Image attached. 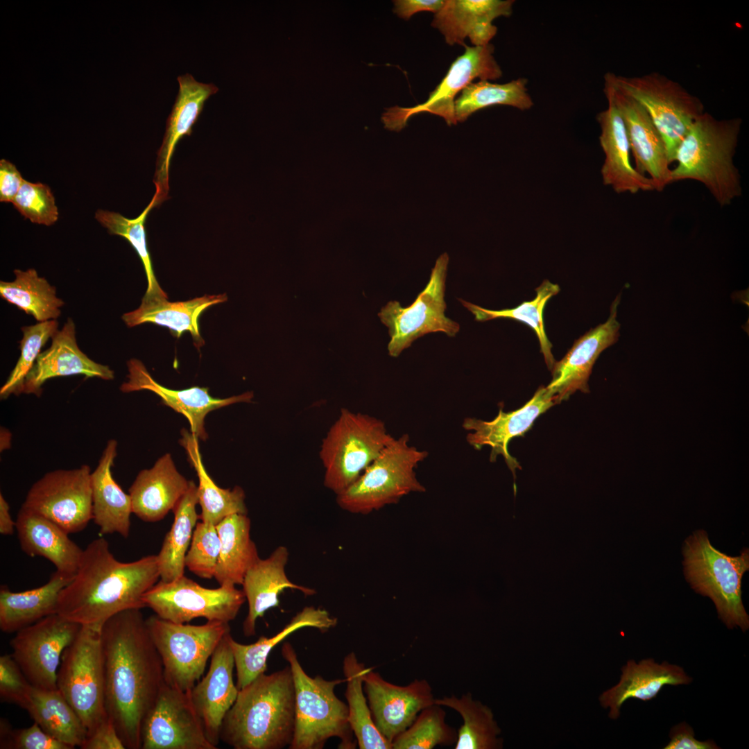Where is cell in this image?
I'll list each match as a JSON object with an SVG mask.
<instances>
[{
    "instance_id": "obj_19",
    "label": "cell",
    "mask_w": 749,
    "mask_h": 749,
    "mask_svg": "<svg viewBox=\"0 0 749 749\" xmlns=\"http://www.w3.org/2000/svg\"><path fill=\"white\" fill-rule=\"evenodd\" d=\"M604 92L623 120L635 169L643 175L646 173L655 190L662 191L672 180L666 146L660 132L643 107L617 88L606 74Z\"/></svg>"
},
{
    "instance_id": "obj_20",
    "label": "cell",
    "mask_w": 749,
    "mask_h": 749,
    "mask_svg": "<svg viewBox=\"0 0 749 749\" xmlns=\"http://www.w3.org/2000/svg\"><path fill=\"white\" fill-rule=\"evenodd\" d=\"M619 302L618 295L611 305L608 320L576 340L565 356L555 362L551 370L552 379L546 388L558 404L577 390L589 393L588 381L596 361L619 336L620 323L617 320Z\"/></svg>"
},
{
    "instance_id": "obj_45",
    "label": "cell",
    "mask_w": 749,
    "mask_h": 749,
    "mask_svg": "<svg viewBox=\"0 0 749 749\" xmlns=\"http://www.w3.org/2000/svg\"><path fill=\"white\" fill-rule=\"evenodd\" d=\"M155 207L156 198L153 196L151 201L137 218H128L119 213L103 209H98L95 218L102 226L107 228L110 234L124 238L137 252L148 282L144 295L167 297L155 277L146 241L145 222L149 212Z\"/></svg>"
},
{
    "instance_id": "obj_25",
    "label": "cell",
    "mask_w": 749,
    "mask_h": 749,
    "mask_svg": "<svg viewBox=\"0 0 749 749\" xmlns=\"http://www.w3.org/2000/svg\"><path fill=\"white\" fill-rule=\"evenodd\" d=\"M51 339L50 347L40 354L26 376L23 393L40 396L43 384L55 377L82 374L103 380L114 378V372L108 365L95 362L79 348L75 324L71 318Z\"/></svg>"
},
{
    "instance_id": "obj_13",
    "label": "cell",
    "mask_w": 749,
    "mask_h": 749,
    "mask_svg": "<svg viewBox=\"0 0 749 749\" xmlns=\"http://www.w3.org/2000/svg\"><path fill=\"white\" fill-rule=\"evenodd\" d=\"M142 600L160 618L184 623L199 617L230 623L246 599L235 586L206 588L183 575L169 582L160 580Z\"/></svg>"
},
{
    "instance_id": "obj_46",
    "label": "cell",
    "mask_w": 749,
    "mask_h": 749,
    "mask_svg": "<svg viewBox=\"0 0 749 749\" xmlns=\"http://www.w3.org/2000/svg\"><path fill=\"white\" fill-rule=\"evenodd\" d=\"M456 740L457 730L447 723L443 707L434 703L423 709L391 744L392 749H432L455 745Z\"/></svg>"
},
{
    "instance_id": "obj_56",
    "label": "cell",
    "mask_w": 749,
    "mask_h": 749,
    "mask_svg": "<svg viewBox=\"0 0 749 749\" xmlns=\"http://www.w3.org/2000/svg\"><path fill=\"white\" fill-rule=\"evenodd\" d=\"M16 529V521H14L10 512V506L2 494H0V533L3 535H11Z\"/></svg>"
},
{
    "instance_id": "obj_38",
    "label": "cell",
    "mask_w": 749,
    "mask_h": 749,
    "mask_svg": "<svg viewBox=\"0 0 749 749\" xmlns=\"http://www.w3.org/2000/svg\"><path fill=\"white\" fill-rule=\"evenodd\" d=\"M46 732L71 749L81 748L87 731L80 717L57 689L32 686L23 707Z\"/></svg>"
},
{
    "instance_id": "obj_18",
    "label": "cell",
    "mask_w": 749,
    "mask_h": 749,
    "mask_svg": "<svg viewBox=\"0 0 749 749\" xmlns=\"http://www.w3.org/2000/svg\"><path fill=\"white\" fill-rule=\"evenodd\" d=\"M363 687L373 722L390 743L436 700L426 679H415L405 686L397 685L385 680L371 668L364 676Z\"/></svg>"
},
{
    "instance_id": "obj_12",
    "label": "cell",
    "mask_w": 749,
    "mask_h": 749,
    "mask_svg": "<svg viewBox=\"0 0 749 749\" xmlns=\"http://www.w3.org/2000/svg\"><path fill=\"white\" fill-rule=\"evenodd\" d=\"M449 256L445 252L436 260L429 282L414 302L403 307L398 301L388 302L378 313L388 329V354L397 357L413 342L425 334L442 332L454 337L460 325L445 316V282Z\"/></svg>"
},
{
    "instance_id": "obj_28",
    "label": "cell",
    "mask_w": 749,
    "mask_h": 749,
    "mask_svg": "<svg viewBox=\"0 0 749 749\" xmlns=\"http://www.w3.org/2000/svg\"><path fill=\"white\" fill-rule=\"evenodd\" d=\"M190 481L177 470L170 454L150 469L140 471L129 488L132 513L146 522H156L173 510Z\"/></svg>"
},
{
    "instance_id": "obj_26",
    "label": "cell",
    "mask_w": 749,
    "mask_h": 749,
    "mask_svg": "<svg viewBox=\"0 0 749 749\" xmlns=\"http://www.w3.org/2000/svg\"><path fill=\"white\" fill-rule=\"evenodd\" d=\"M511 0H446L434 15L431 26L438 28L449 45L465 46L468 37L474 46H485L497 28L492 21L512 14Z\"/></svg>"
},
{
    "instance_id": "obj_53",
    "label": "cell",
    "mask_w": 749,
    "mask_h": 749,
    "mask_svg": "<svg viewBox=\"0 0 749 749\" xmlns=\"http://www.w3.org/2000/svg\"><path fill=\"white\" fill-rule=\"evenodd\" d=\"M670 742L664 749H718L716 743L711 741H698L694 737V732L686 723L674 726L669 734Z\"/></svg>"
},
{
    "instance_id": "obj_35",
    "label": "cell",
    "mask_w": 749,
    "mask_h": 749,
    "mask_svg": "<svg viewBox=\"0 0 749 749\" xmlns=\"http://www.w3.org/2000/svg\"><path fill=\"white\" fill-rule=\"evenodd\" d=\"M74 576L55 571L44 585L23 592H12L6 585L0 588V628L17 632L49 615L56 614L62 589Z\"/></svg>"
},
{
    "instance_id": "obj_40",
    "label": "cell",
    "mask_w": 749,
    "mask_h": 749,
    "mask_svg": "<svg viewBox=\"0 0 749 749\" xmlns=\"http://www.w3.org/2000/svg\"><path fill=\"white\" fill-rule=\"evenodd\" d=\"M368 669L359 662L354 652L348 653L343 660L348 721L359 748L392 749L391 743L376 728L365 695L364 676Z\"/></svg>"
},
{
    "instance_id": "obj_16",
    "label": "cell",
    "mask_w": 749,
    "mask_h": 749,
    "mask_svg": "<svg viewBox=\"0 0 749 749\" xmlns=\"http://www.w3.org/2000/svg\"><path fill=\"white\" fill-rule=\"evenodd\" d=\"M80 626L56 613L16 632L10 642L11 655L33 687L57 689L62 655Z\"/></svg>"
},
{
    "instance_id": "obj_27",
    "label": "cell",
    "mask_w": 749,
    "mask_h": 749,
    "mask_svg": "<svg viewBox=\"0 0 749 749\" xmlns=\"http://www.w3.org/2000/svg\"><path fill=\"white\" fill-rule=\"evenodd\" d=\"M608 102V108L596 117L601 127L599 141L605 155L601 169L603 184L618 193L655 190L651 179L632 165L625 123L614 104L610 100Z\"/></svg>"
},
{
    "instance_id": "obj_54",
    "label": "cell",
    "mask_w": 749,
    "mask_h": 749,
    "mask_svg": "<svg viewBox=\"0 0 749 749\" xmlns=\"http://www.w3.org/2000/svg\"><path fill=\"white\" fill-rule=\"evenodd\" d=\"M24 179L11 162L0 161V201L12 203Z\"/></svg>"
},
{
    "instance_id": "obj_22",
    "label": "cell",
    "mask_w": 749,
    "mask_h": 749,
    "mask_svg": "<svg viewBox=\"0 0 749 749\" xmlns=\"http://www.w3.org/2000/svg\"><path fill=\"white\" fill-rule=\"evenodd\" d=\"M230 631L214 651L207 674L189 691L209 742L217 747L223 719L234 703L239 689L233 679L234 660L230 647Z\"/></svg>"
},
{
    "instance_id": "obj_2",
    "label": "cell",
    "mask_w": 749,
    "mask_h": 749,
    "mask_svg": "<svg viewBox=\"0 0 749 749\" xmlns=\"http://www.w3.org/2000/svg\"><path fill=\"white\" fill-rule=\"evenodd\" d=\"M159 578L157 556L121 562L105 538L94 539L83 549L75 575L60 593L57 613L81 626L102 627L120 612L146 608L143 596Z\"/></svg>"
},
{
    "instance_id": "obj_42",
    "label": "cell",
    "mask_w": 749,
    "mask_h": 749,
    "mask_svg": "<svg viewBox=\"0 0 749 749\" xmlns=\"http://www.w3.org/2000/svg\"><path fill=\"white\" fill-rule=\"evenodd\" d=\"M12 282H0V295L38 322L56 320L64 302L56 296L55 288L37 272L15 269Z\"/></svg>"
},
{
    "instance_id": "obj_6",
    "label": "cell",
    "mask_w": 749,
    "mask_h": 749,
    "mask_svg": "<svg viewBox=\"0 0 749 749\" xmlns=\"http://www.w3.org/2000/svg\"><path fill=\"white\" fill-rule=\"evenodd\" d=\"M684 574L691 588L714 602L719 619L728 628H749V617L743 606L741 580L749 569V551L730 556L711 544L707 533L698 530L682 546Z\"/></svg>"
},
{
    "instance_id": "obj_39",
    "label": "cell",
    "mask_w": 749,
    "mask_h": 749,
    "mask_svg": "<svg viewBox=\"0 0 749 749\" xmlns=\"http://www.w3.org/2000/svg\"><path fill=\"white\" fill-rule=\"evenodd\" d=\"M198 488L193 481L179 499L173 512L174 519L157 555L160 580L169 582L184 575L185 557L199 517Z\"/></svg>"
},
{
    "instance_id": "obj_24",
    "label": "cell",
    "mask_w": 749,
    "mask_h": 749,
    "mask_svg": "<svg viewBox=\"0 0 749 749\" xmlns=\"http://www.w3.org/2000/svg\"><path fill=\"white\" fill-rule=\"evenodd\" d=\"M179 91L166 121V132L158 151L154 184L157 207L168 198L171 158L179 141L189 136L210 96L218 88L213 83L198 82L189 74L178 77Z\"/></svg>"
},
{
    "instance_id": "obj_15",
    "label": "cell",
    "mask_w": 749,
    "mask_h": 749,
    "mask_svg": "<svg viewBox=\"0 0 749 749\" xmlns=\"http://www.w3.org/2000/svg\"><path fill=\"white\" fill-rule=\"evenodd\" d=\"M464 47L465 52L451 63L445 76L425 102L411 107L395 106L386 109L382 115L386 128L399 131L406 126L409 118L421 112L440 116L447 125H456V95L475 79L489 81L501 77L502 71L493 55L492 44Z\"/></svg>"
},
{
    "instance_id": "obj_1",
    "label": "cell",
    "mask_w": 749,
    "mask_h": 749,
    "mask_svg": "<svg viewBox=\"0 0 749 749\" xmlns=\"http://www.w3.org/2000/svg\"><path fill=\"white\" fill-rule=\"evenodd\" d=\"M107 716L128 749H141L144 721L164 683L161 657L139 609L109 618L101 628Z\"/></svg>"
},
{
    "instance_id": "obj_47",
    "label": "cell",
    "mask_w": 749,
    "mask_h": 749,
    "mask_svg": "<svg viewBox=\"0 0 749 749\" xmlns=\"http://www.w3.org/2000/svg\"><path fill=\"white\" fill-rule=\"evenodd\" d=\"M23 337L20 341V355L7 380L0 388L1 399L11 395L23 393L26 376L33 367L42 347L58 331L56 320L38 322L35 325L21 328Z\"/></svg>"
},
{
    "instance_id": "obj_30",
    "label": "cell",
    "mask_w": 749,
    "mask_h": 749,
    "mask_svg": "<svg viewBox=\"0 0 749 749\" xmlns=\"http://www.w3.org/2000/svg\"><path fill=\"white\" fill-rule=\"evenodd\" d=\"M16 530L21 550L29 556L49 560L56 570L74 576L83 549L58 525L24 507L16 519Z\"/></svg>"
},
{
    "instance_id": "obj_4",
    "label": "cell",
    "mask_w": 749,
    "mask_h": 749,
    "mask_svg": "<svg viewBox=\"0 0 749 749\" xmlns=\"http://www.w3.org/2000/svg\"><path fill=\"white\" fill-rule=\"evenodd\" d=\"M741 119L718 120L704 112L691 126L675 154L672 182L695 180L703 183L721 206L742 193L733 162Z\"/></svg>"
},
{
    "instance_id": "obj_33",
    "label": "cell",
    "mask_w": 749,
    "mask_h": 749,
    "mask_svg": "<svg viewBox=\"0 0 749 749\" xmlns=\"http://www.w3.org/2000/svg\"><path fill=\"white\" fill-rule=\"evenodd\" d=\"M167 297L144 295L139 307L122 316L129 327L150 322L166 327L179 338L189 332L198 346L204 344L200 336L198 320L208 307L227 301L225 293L205 295L182 302H169Z\"/></svg>"
},
{
    "instance_id": "obj_7",
    "label": "cell",
    "mask_w": 749,
    "mask_h": 749,
    "mask_svg": "<svg viewBox=\"0 0 749 749\" xmlns=\"http://www.w3.org/2000/svg\"><path fill=\"white\" fill-rule=\"evenodd\" d=\"M428 454L409 445L407 433L394 438L353 483L336 494L338 505L352 513L368 514L410 493L424 492L415 469Z\"/></svg>"
},
{
    "instance_id": "obj_10",
    "label": "cell",
    "mask_w": 749,
    "mask_h": 749,
    "mask_svg": "<svg viewBox=\"0 0 749 749\" xmlns=\"http://www.w3.org/2000/svg\"><path fill=\"white\" fill-rule=\"evenodd\" d=\"M101 628L81 626L64 651L57 673V689L90 734L107 716Z\"/></svg>"
},
{
    "instance_id": "obj_37",
    "label": "cell",
    "mask_w": 749,
    "mask_h": 749,
    "mask_svg": "<svg viewBox=\"0 0 749 749\" xmlns=\"http://www.w3.org/2000/svg\"><path fill=\"white\" fill-rule=\"evenodd\" d=\"M199 439L186 429L181 431L179 442L185 450L188 461L198 478V504L201 521L216 525L227 516L247 515L245 493L239 486L224 489L218 486L205 470L200 451Z\"/></svg>"
},
{
    "instance_id": "obj_14",
    "label": "cell",
    "mask_w": 749,
    "mask_h": 749,
    "mask_svg": "<svg viewBox=\"0 0 749 749\" xmlns=\"http://www.w3.org/2000/svg\"><path fill=\"white\" fill-rule=\"evenodd\" d=\"M91 470L83 465L46 473L28 490L22 507L76 533L92 519Z\"/></svg>"
},
{
    "instance_id": "obj_49",
    "label": "cell",
    "mask_w": 749,
    "mask_h": 749,
    "mask_svg": "<svg viewBox=\"0 0 749 749\" xmlns=\"http://www.w3.org/2000/svg\"><path fill=\"white\" fill-rule=\"evenodd\" d=\"M12 205L25 218L34 223L50 226L59 216L51 189L41 182L24 180Z\"/></svg>"
},
{
    "instance_id": "obj_5",
    "label": "cell",
    "mask_w": 749,
    "mask_h": 749,
    "mask_svg": "<svg viewBox=\"0 0 749 749\" xmlns=\"http://www.w3.org/2000/svg\"><path fill=\"white\" fill-rule=\"evenodd\" d=\"M282 655L289 664L295 686V728L289 748L322 749L332 737L340 739L339 748H356L347 705L334 692L336 686L345 679L310 677L289 642L283 644Z\"/></svg>"
},
{
    "instance_id": "obj_17",
    "label": "cell",
    "mask_w": 749,
    "mask_h": 749,
    "mask_svg": "<svg viewBox=\"0 0 749 749\" xmlns=\"http://www.w3.org/2000/svg\"><path fill=\"white\" fill-rule=\"evenodd\" d=\"M141 749H216L208 740L189 691L163 684L143 723Z\"/></svg>"
},
{
    "instance_id": "obj_50",
    "label": "cell",
    "mask_w": 749,
    "mask_h": 749,
    "mask_svg": "<svg viewBox=\"0 0 749 749\" xmlns=\"http://www.w3.org/2000/svg\"><path fill=\"white\" fill-rule=\"evenodd\" d=\"M0 748L3 749H71L57 740L35 722L26 728L12 729L8 722L1 719Z\"/></svg>"
},
{
    "instance_id": "obj_21",
    "label": "cell",
    "mask_w": 749,
    "mask_h": 749,
    "mask_svg": "<svg viewBox=\"0 0 749 749\" xmlns=\"http://www.w3.org/2000/svg\"><path fill=\"white\" fill-rule=\"evenodd\" d=\"M556 404H558L556 398L549 394L546 387L540 386L521 408L509 412H504L500 408L492 420L465 417L462 427L469 431L466 440L476 450L484 446L490 447V462H495L498 456H502L515 479L516 469L522 468L517 459L508 452L509 442L514 438L524 436L531 429L535 420Z\"/></svg>"
},
{
    "instance_id": "obj_3",
    "label": "cell",
    "mask_w": 749,
    "mask_h": 749,
    "mask_svg": "<svg viewBox=\"0 0 749 749\" xmlns=\"http://www.w3.org/2000/svg\"><path fill=\"white\" fill-rule=\"evenodd\" d=\"M295 728V686L289 665L262 673L239 691L226 714L220 740L234 749H282Z\"/></svg>"
},
{
    "instance_id": "obj_34",
    "label": "cell",
    "mask_w": 749,
    "mask_h": 749,
    "mask_svg": "<svg viewBox=\"0 0 749 749\" xmlns=\"http://www.w3.org/2000/svg\"><path fill=\"white\" fill-rule=\"evenodd\" d=\"M336 623V618L331 617L325 610L306 607L271 637L261 636L256 642L246 645L237 642L231 636L230 644L234 660L236 685L239 691L265 673L267 659L273 648L292 632L304 627H312L326 632Z\"/></svg>"
},
{
    "instance_id": "obj_8",
    "label": "cell",
    "mask_w": 749,
    "mask_h": 749,
    "mask_svg": "<svg viewBox=\"0 0 749 749\" xmlns=\"http://www.w3.org/2000/svg\"><path fill=\"white\" fill-rule=\"evenodd\" d=\"M393 438L382 420L342 408L320 446L325 486L336 494L345 490Z\"/></svg>"
},
{
    "instance_id": "obj_52",
    "label": "cell",
    "mask_w": 749,
    "mask_h": 749,
    "mask_svg": "<svg viewBox=\"0 0 749 749\" xmlns=\"http://www.w3.org/2000/svg\"><path fill=\"white\" fill-rule=\"evenodd\" d=\"M82 749H125L112 720L107 716L87 735Z\"/></svg>"
},
{
    "instance_id": "obj_11",
    "label": "cell",
    "mask_w": 749,
    "mask_h": 749,
    "mask_svg": "<svg viewBox=\"0 0 749 749\" xmlns=\"http://www.w3.org/2000/svg\"><path fill=\"white\" fill-rule=\"evenodd\" d=\"M614 85L646 111L666 146L670 164L677 148L703 112L702 103L677 83L658 74L623 77L608 73Z\"/></svg>"
},
{
    "instance_id": "obj_57",
    "label": "cell",
    "mask_w": 749,
    "mask_h": 749,
    "mask_svg": "<svg viewBox=\"0 0 749 749\" xmlns=\"http://www.w3.org/2000/svg\"><path fill=\"white\" fill-rule=\"evenodd\" d=\"M10 445V433L5 428L1 429V451L8 449Z\"/></svg>"
},
{
    "instance_id": "obj_32",
    "label": "cell",
    "mask_w": 749,
    "mask_h": 749,
    "mask_svg": "<svg viewBox=\"0 0 749 749\" xmlns=\"http://www.w3.org/2000/svg\"><path fill=\"white\" fill-rule=\"evenodd\" d=\"M621 671L619 682L600 696L601 705L610 708L612 719L619 716L621 705L629 698L650 700L665 685H688L692 680L679 666L666 662L657 664L651 658L639 663L629 660Z\"/></svg>"
},
{
    "instance_id": "obj_51",
    "label": "cell",
    "mask_w": 749,
    "mask_h": 749,
    "mask_svg": "<svg viewBox=\"0 0 749 749\" xmlns=\"http://www.w3.org/2000/svg\"><path fill=\"white\" fill-rule=\"evenodd\" d=\"M32 685L11 654L0 657V697L1 700L24 707Z\"/></svg>"
},
{
    "instance_id": "obj_29",
    "label": "cell",
    "mask_w": 749,
    "mask_h": 749,
    "mask_svg": "<svg viewBox=\"0 0 749 749\" xmlns=\"http://www.w3.org/2000/svg\"><path fill=\"white\" fill-rule=\"evenodd\" d=\"M288 559V549L279 546L267 558H259L247 571L241 585L248 604V614L243 623L245 636L255 635L257 619L268 610L279 605V595L285 589H298L307 596L316 593L314 589L289 579L285 572Z\"/></svg>"
},
{
    "instance_id": "obj_44",
    "label": "cell",
    "mask_w": 749,
    "mask_h": 749,
    "mask_svg": "<svg viewBox=\"0 0 749 749\" xmlns=\"http://www.w3.org/2000/svg\"><path fill=\"white\" fill-rule=\"evenodd\" d=\"M526 85L527 80L523 78L503 84L488 80L469 84L454 101L456 122H463L475 112L494 105H509L521 110L530 109L533 101Z\"/></svg>"
},
{
    "instance_id": "obj_23",
    "label": "cell",
    "mask_w": 749,
    "mask_h": 749,
    "mask_svg": "<svg viewBox=\"0 0 749 749\" xmlns=\"http://www.w3.org/2000/svg\"><path fill=\"white\" fill-rule=\"evenodd\" d=\"M128 381L122 384L123 393L149 390L161 398L162 403L183 415L190 425V431L199 440H205L208 435L205 428V418L211 411L235 403L250 402L252 392L221 399L211 396L208 388L193 386L184 390H173L157 382L143 363L135 359L127 363Z\"/></svg>"
},
{
    "instance_id": "obj_9",
    "label": "cell",
    "mask_w": 749,
    "mask_h": 749,
    "mask_svg": "<svg viewBox=\"0 0 749 749\" xmlns=\"http://www.w3.org/2000/svg\"><path fill=\"white\" fill-rule=\"evenodd\" d=\"M146 621L162 662L164 682L183 691H190L200 680L209 658L230 631L229 623L216 621L194 626L173 623L155 614Z\"/></svg>"
},
{
    "instance_id": "obj_48",
    "label": "cell",
    "mask_w": 749,
    "mask_h": 749,
    "mask_svg": "<svg viewBox=\"0 0 749 749\" xmlns=\"http://www.w3.org/2000/svg\"><path fill=\"white\" fill-rule=\"evenodd\" d=\"M220 548L216 525L203 521L198 522L185 557V567L202 578H214Z\"/></svg>"
},
{
    "instance_id": "obj_41",
    "label": "cell",
    "mask_w": 749,
    "mask_h": 749,
    "mask_svg": "<svg viewBox=\"0 0 749 749\" xmlns=\"http://www.w3.org/2000/svg\"><path fill=\"white\" fill-rule=\"evenodd\" d=\"M435 703L451 708L462 717L463 723L457 730L455 749H497L502 748L498 736L501 729L490 707L474 700L471 694L436 698Z\"/></svg>"
},
{
    "instance_id": "obj_36",
    "label": "cell",
    "mask_w": 749,
    "mask_h": 749,
    "mask_svg": "<svg viewBox=\"0 0 749 749\" xmlns=\"http://www.w3.org/2000/svg\"><path fill=\"white\" fill-rule=\"evenodd\" d=\"M221 542L214 578L220 586L242 585L247 571L260 558L250 537L247 515L234 514L216 525Z\"/></svg>"
},
{
    "instance_id": "obj_31",
    "label": "cell",
    "mask_w": 749,
    "mask_h": 749,
    "mask_svg": "<svg viewBox=\"0 0 749 749\" xmlns=\"http://www.w3.org/2000/svg\"><path fill=\"white\" fill-rule=\"evenodd\" d=\"M117 442L107 441L96 468L91 472L92 519L102 535L118 533L127 538L130 530L132 501L112 476Z\"/></svg>"
},
{
    "instance_id": "obj_55",
    "label": "cell",
    "mask_w": 749,
    "mask_h": 749,
    "mask_svg": "<svg viewBox=\"0 0 749 749\" xmlns=\"http://www.w3.org/2000/svg\"><path fill=\"white\" fill-rule=\"evenodd\" d=\"M394 3V12L400 18L408 20L414 14L422 11L438 12L442 8V0H396Z\"/></svg>"
},
{
    "instance_id": "obj_43",
    "label": "cell",
    "mask_w": 749,
    "mask_h": 749,
    "mask_svg": "<svg viewBox=\"0 0 749 749\" xmlns=\"http://www.w3.org/2000/svg\"><path fill=\"white\" fill-rule=\"evenodd\" d=\"M536 296L532 300L522 302L516 307L501 310L485 309L463 299L458 301L474 316L475 320L485 322L496 318H510L525 323L536 334L545 363L551 370L556 362L551 349L552 344L548 339L543 322V311L549 299L560 291L558 284L548 279L544 280L535 289Z\"/></svg>"
}]
</instances>
